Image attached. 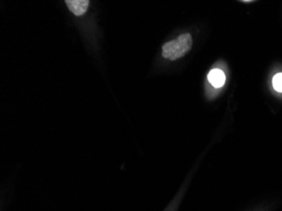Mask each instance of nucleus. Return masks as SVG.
Returning a JSON list of instances; mask_svg holds the SVG:
<instances>
[{"label":"nucleus","instance_id":"nucleus-4","mask_svg":"<svg viewBox=\"0 0 282 211\" xmlns=\"http://www.w3.org/2000/svg\"><path fill=\"white\" fill-rule=\"evenodd\" d=\"M273 86L275 91L282 92V73H278L273 77Z\"/></svg>","mask_w":282,"mask_h":211},{"label":"nucleus","instance_id":"nucleus-3","mask_svg":"<svg viewBox=\"0 0 282 211\" xmlns=\"http://www.w3.org/2000/svg\"><path fill=\"white\" fill-rule=\"evenodd\" d=\"M207 78H208L209 83L217 88H220V87L223 86L225 81H226V76H225L224 72L219 69V68H214V69L209 71Z\"/></svg>","mask_w":282,"mask_h":211},{"label":"nucleus","instance_id":"nucleus-2","mask_svg":"<svg viewBox=\"0 0 282 211\" xmlns=\"http://www.w3.org/2000/svg\"><path fill=\"white\" fill-rule=\"evenodd\" d=\"M66 5L68 10L76 16H81L87 11L90 1L88 0H67Z\"/></svg>","mask_w":282,"mask_h":211},{"label":"nucleus","instance_id":"nucleus-5","mask_svg":"<svg viewBox=\"0 0 282 211\" xmlns=\"http://www.w3.org/2000/svg\"><path fill=\"white\" fill-rule=\"evenodd\" d=\"M252 2V1H242V3H250Z\"/></svg>","mask_w":282,"mask_h":211},{"label":"nucleus","instance_id":"nucleus-1","mask_svg":"<svg viewBox=\"0 0 282 211\" xmlns=\"http://www.w3.org/2000/svg\"><path fill=\"white\" fill-rule=\"evenodd\" d=\"M192 46L193 39L191 35L185 33L162 46V57L168 60H177L186 55L191 50Z\"/></svg>","mask_w":282,"mask_h":211}]
</instances>
